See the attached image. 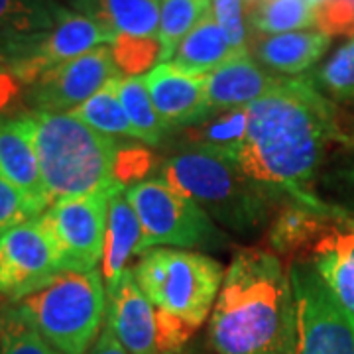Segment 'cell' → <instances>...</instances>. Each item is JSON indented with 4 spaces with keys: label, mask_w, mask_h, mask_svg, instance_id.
Returning <instances> with one entry per match:
<instances>
[{
    "label": "cell",
    "mask_w": 354,
    "mask_h": 354,
    "mask_svg": "<svg viewBox=\"0 0 354 354\" xmlns=\"http://www.w3.org/2000/svg\"><path fill=\"white\" fill-rule=\"evenodd\" d=\"M248 130L228 158L252 181L276 195L290 197L317 213L344 218L341 209L323 203L313 179L330 142L341 140L335 104L309 77H288L248 106Z\"/></svg>",
    "instance_id": "1"
},
{
    "label": "cell",
    "mask_w": 354,
    "mask_h": 354,
    "mask_svg": "<svg viewBox=\"0 0 354 354\" xmlns=\"http://www.w3.org/2000/svg\"><path fill=\"white\" fill-rule=\"evenodd\" d=\"M209 330L218 354H290L295 299L290 272L276 252L242 248L234 254Z\"/></svg>",
    "instance_id": "2"
},
{
    "label": "cell",
    "mask_w": 354,
    "mask_h": 354,
    "mask_svg": "<svg viewBox=\"0 0 354 354\" xmlns=\"http://www.w3.org/2000/svg\"><path fill=\"white\" fill-rule=\"evenodd\" d=\"M32 132L51 205L122 185L118 179L122 150L113 136L91 128L73 114L51 113L34 114Z\"/></svg>",
    "instance_id": "3"
},
{
    "label": "cell",
    "mask_w": 354,
    "mask_h": 354,
    "mask_svg": "<svg viewBox=\"0 0 354 354\" xmlns=\"http://www.w3.org/2000/svg\"><path fill=\"white\" fill-rule=\"evenodd\" d=\"M162 179L234 232L262 227L278 199L276 193L244 176L227 153L197 146L171 156Z\"/></svg>",
    "instance_id": "4"
},
{
    "label": "cell",
    "mask_w": 354,
    "mask_h": 354,
    "mask_svg": "<svg viewBox=\"0 0 354 354\" xmlns=\"http://www.w3.org/2000/svg\"><path fill=\"white\" fill-rule=\"evenodd\" d=\"M102 272L65 270L18 301L39 335L62 354H87L106 319Z\"/></svg>",
    "instance_id": "5"
},
{
    "label": "cell",
    "mask_w": 354,
    "mask_h": 354,
    "mask_svg": "<svg viewBox=\"0 0 354 354\" xmlns=\"http://www.w3.org/2000/svg\"><path fill=\"white\" fill-rule=\"evenodd\" d=\"M132 274L156 309L193 330L205 323L225 279L215 258L165 246L142 254Z\"/></svg>",
    "instance_id": "6"
},
{
    "label": "cell",
    "mask_w": 354,
    "mask_h": 354,
    "mask_svg": "<svg viewBox=\"0 0 354 354\" xmlns=\"http://www.w3.org/2000/svg\"><path fill=\"white\" fill-rule=\"evenodd\" d=\"M144 239L140 256L153 246L174 248H221L227 236L197 203L171 187L165 179H144L127 187Z\"/></svg>",
    "instance_id": "7"
},
{
    "label": "cell",
    "mask_w": 354,
    "mask_h": 354,
    "mask_svg": "<svg viewBox=\"0 0 354 354\" xmlns=\"http://www.w3.org/2000/svg\"><path fill=\"white\" fill-rule=\"evenodd\" d=\"M295 341L290 354H354V313L327 290L309 262L290 270Z\"/></svg>",
    "instance_id": "8"
},
{
    "label": "cell",
    "mask_w": 354,
    "mask_h": 354,
    "mask_svg": "<svg viewBox=\"0 0 354 354\" xmlns=\"http://www.w3.org/2000/svg\"><path fill=\"white\" fill-rule=\"evenodd\" d=\"M106 321L128 354H176L193 329L156 309L128 270L118 288L106 293Z\"/></svg>",
    "instance_id": "9"
},
{
    "label": "cell",
    "mask_w": 354,
    "mask_h": 354,
    "mask_svg": "<svg viewBox=\"0 0 354 354\" xmlns=\"http://www.w3.org/2000/svg\"><path fill=\"white\" fill-rule=\"evenodd\" d=\"M114 189L55 201L39 215L62 252L65 270L88 272L102 262Z\"/></svg>",
    "instance_id": "10"
},
{
    "label": "cell",
    "mask_w": 354,
    "mask_h": 354,
    "mask_svg": "<svg viewBox=\"0 0 354 354\" xmlns=\"http://www.w3.org/2000/svg\"><path fill=\"white\" fill-rule=\"evenodd\" d=\"M65 272L64 258L41 216L30 218L0 239V293L20 301Z\"/></svg>",
    "instance_id": "11"
},
{
    "label": "cell",
    "mask_w": 354,
    "mask_h": 354,
    "mask_svg": "<svg viewBox=\"0 0 354 354\" xmlns=\"http://www.w3.org/2000/svg\"><path fill=\"white\" fill-rule=\"evenodd\" d=\"M120 75L111 46H101L53 67L28 85V101L36 113L69 114Z\"/></svg>",
    "instance_id": "12"
},
{
    "label": "cell",
    "mask_w": 354,
    "mask_h": 354,
    "mask_svg": "<svg viewBox=\"0 0 354 354\" xmlns=\"http://www.w3.org/2000/svg\"><path fill=\"white\" fill-rule=\"evenodd\" d=\"M113 41L114 36L104 28L87 16L67 8L57 24L26 44L4 64L18 79V83L32 85L53 67L85 55L95 48L111 46Z\"/></svg>",
    "instance_id": "13"
},
{
    "label": "cell",
    "mask_w": 354,
    "mask_h": 354,
    "mask_svg": "<svg viewBox=\"0 0 354 354\" xmlns=\"http://www.w3.org/2000/svg\"><path fill=\"white\" fill-rule=\"evenodd\" d=\"M0 177L20 191L39 215L51 207L34 144L32 116L0 118Z\"/></svg>",
    "instance_id": "14"
},
{
    "label": "cell",
    "mask_w": 354,
    "mask_h": 354,
    "mask_svg": "<svg viewBox=\"0 0 354 354\" xmlns=\"http://www.w3.org/2000/svg\"><path fill=\"white\" fill-rule=\"evenodd\" d=\"M153 106L167 127H195L209 116L207 75L181 71L174 64H160L146 75Z\"/></svg>",
    "instance_id": "15"
},
{
    "label": "cell",
    "mask_w": 354,
    "mask_h": 354,
    "mask_svg": "<svg viewBox=\"0 0 354 354\" xmlns=\"http://www.w3.org/2000/svg\"><path fill=\"white\" fill-rule=\"evenodd\" d=\"M317 276L354 313V216L333 221L311 246V260Z\"/></svg>",
    "instance_id": "16"
},
{
    "label": "cell",
    "mask_w": 354,
    "mask_h": 354,
    "mask_svg": "<svg viewBox=\"0 0 354 354\" xmlns=\"http://www.w3.org/2000/svg\"><path fill=\"white\" fill-rule=\"evenodd\" d=\"M286 81L288 77L270 73L264 67L254 64L250 53L239 55L207 75L209 113H225L230 109L248 106L274 88L281 87Z\"/></svg>",
    "instance_id": "17"
},
{
    "label": "cell",
    "mask_w": 354,
    "mask_h": 354,
    "mask_svg": "<svg viewBox=\"0 0 354 354\" xmlns=\"http://www.w3.org/2000/svg\"><path fill=\"white\" fill-rule=\"evenodd\" d=\"M330 38L319 30H299L288 34H256L248 36V53L260 64L283 75H299L307 71L329 50Z\"/></svg>",
    "instance_id": "18"
},
{
    "label": "cell",
    "mask_w": 354,
    "mask_h": 354,
    "mask_svg": "<svg viewBox=\"0 0 354 354\" xmlns=\"http://www.w3.org/2000/svg\"><path fill=\"white\" fill-rule=\"evenodd\" d=\"M144 239L140 218L134 207L127 199V185H118L109 201L106 242L102 258V278L106 293L118 288L127 274V266L132 256H140V244Z\"/></svg>",
    "instance_id": "19"
},
{
    "label": "cell",
    "mask_w": 354,
    "mask_h": 354,
    "mask_svg": "<svg viewBox=\"0 0 354 354\" xmlns=\"http://www.w3.org/2000/svg\"><path fill=\"white\" fill-rule=\"evenodd\" d=\"M67 12L59 0H0V59L6 62Z\"/></svg>",
    "instance_id": "20"
},
{
    "label": "cell",
    "mask_w": 354,
    "mask_h": 354,
    "mask_svg": "<svg viewBox=\"0 0 354 354\" xmlns=\"http://www.w3.org/2000/svg\"><path fill=\"white\" fill-rule=\"evenodd\" d=\"M75 10L104 28L109 34L158 38L160 0H71Z\"/></svg>",
    "instance_id": "21"
},
{
    "label": "cell",
    "mask_w": 354,
    "mask_h": 354,
    "mask_svg": "<svg viewBox=\"0 0 354 354\" xmlns=\"http://www.w3.org/2000/svg\"><path fill=\"white\" fill-rule=\"evenodd\" d=\"M239 55L246 53H239L232 48L227 34L216 22L215 14L211 12L177 46L169 64L193 75H209Z\"/></svg>",
    "instance_id": "22"
},
{
    "label": "cell",
    "mask_w": 354,
    "mask_h": 354,
    "mask_svg": "<svg viewBox=\"0 0 354 354\" xmlns=\"http://www.w3.org/2000/svg\"><path fill=\"white\" fill-rule=\"evenodd\" d=\"M333 221L339 218L317 213L305 205L291 201L279 209L270 227V246L274 248V252H293L309 241H315Z\"/></svg>",
    "instance_id": "23"
},
{
    "label": "cell",
    "mask_w": 354,
    "mask_h": 354,
    "mask_svg": "<svg viewBox=\"0 0 354 354\" xmlns=\"http://www.w3.org/2000/svg\"><path fill=\"white\" fill-rule=\"evenodd\" d=\"M116 91H118V97L124 106L128 120L134 128L136 140H142L150 146L160 144L169 127L165 124L164 118L158 114L153 106L150 91L146 85V77H118Z\"/></svg>",
    "instance_id": "24"
},
{
    "label": "cell",
    "mask_w": 354,
    "mask_h": 354,
    "mask_svg": "<svg viewBox=\"0 0 354 354\" xmlns=\"http://www.w3.org/2000/svg\"><path fill=\"white\" fill-rule=\"evenodd\" d=\"M315 26V6L307 0H260L248 10V30L256 34H288Z\"/></svg>",
    "instance_id": "25"
},
{
    "label": "cell",
    "mask_w": 354,
    "mask_h": 354,
    "mask_svg": "<svg viewBox=\"0 0 354 354\" xmlns=\"http://www.w3.org/2000/svg\"><path fill=\"white\" fill-rule=\"evenodd\" d=\"M213 12V0H160V34L164 64L171 62L177 46Z\"/></svg>",
    "instance_id": "26"
},
{
    "label": "cell",
    "mask_w": 354,
    "mask_h": 354,
    "mask_svg": "<svg viewBox=\"0 0 354 354\" xmlns=\"http://www.w3.org/2000/svg\"><path fill=\"white\" fill-rule=\"evenodd\" d=\"M122 77V75H120ZM75 118L83 120L91 128L99 130L106 136H124L136 138L134 128L128 120L124 106L120 102L116 91V79L111 81L106 87H102L97 95H93L87 102H83L73 113Z\"/></svg>",
    "instance_id": "27"
},
{
    "label": "cell",
    "mask_w": 354,
    "mask_h": 354,
    "mask_svg": "<svg viewBox=\"0 0 354 354\" xmlns=\"http://www.w3.org/2000/svg\"><path fill=\"white\" fill-rule=\"evenodd\" d=\"M248 130V109H230L215 120H203L191 127L189 136L197 148H207L221 153H230L241 146Z\"/></svg>",
    "instance_id": "28"
},
{
    "label": "cell",
    "mask_w": 354,
    "mask_h": 354,
    "mask_svg": "<svg viewBox=\"0 0 354 354\" xmlns=\"http://www.w3.org/2000/svg\"><path fill=\"white\" fill-rule=\"evenodd\" d=\"M0 354H62L46 341L18 305L0 311Z\"/></svg>",
    "instance_id": "29"
},
{
    "label": "cell",
    "mask_w": 354,
    "mask_h": 354,
    "mask_svg": "<svg viewBox=\"0 0 354 354\" xmlns=\"http://www.w3.org/2000/svg\"><path fill=\"white\" fill-rule=\"evenodd\" d=\"M113 59L124 77H138L150 67L164 64V48L160 38L116 36L111 44Z\"/></svg>",
    "instance_id": "30"
},
{
    "label": "cell",
    "mask_w": 354,
    "mask_h": 354,
    "mask_svg": "<svg viewBox=\"0 0 354 354\" xmlns=\"http://www.w3.org/2000/svg\"><path fill=\"white\" fill-rule=\"evenodd\" d=\"M309 79L323 95H330L335 99H354V38Z\"/></svg>",
    "instance_id": "31"
},
{
    "label": "cell",
    "mask_w": 354,
    "mask_h": 354,
    "mask_svg": "<svg viewBox=\"0 0 354 354\" xmlns=\"http://www.w3.org/2000/svg\"><path fill=\"white\" fill-rule=\"evenodd\" d=\"M213 14L239 53H248V10L244 0H213Z\"/></svg>",
    "instance_id": "32"
},
{
    "label": "cell",
    "mask_w": 354,
    "mask_h": 354,
    "mask_svg": "<svg viewBox=\"0 0 354 354\" xmlns=\"http://www.w3.org/2000/svg\"><path fill=\"white\" fill-rule=\"evenodd\" d=\"M315 28L325 36H353L354 0H327L315 8Z\"/></svg>",
    "instance_id": "33"
},
{
    "label": "cell",
    "mask_w": 354,
    "mask_h": 354,
    "mask_svg": "<svg viewBox=\"0 0 354 354\" xmlns=\"http://www.w3.org/2000/svg\"><path fill=\"white\" fill-rule=\"evenodd\" d=\"M36 216H39V213L24 195L4 177H0V239L14 227Z\"/></svg>",
    "instance_id": "34"
},
{
    "label": "cell",
    "mask_w": 354,
    "mask_h": 354,
    "mask_svg": "<svg viewBox=\"0 0 354 354\" xmlns=\"http://www.w3.org/2000/svg\"><path fill=\"white\" fill-rule=\"evenodd\" d=\"M87 354H128V351L122 346V342L118 341L111 323L104 319L102 330L99 333L97 341L93 342V346L87 351Z\"/></svg>",
    "instance_id": "35"
},
{
    "label": "cell",
    "mask_w": 354,
    "mask_h": 354,
    "mask_svg": "<svg viewBox=\"0 0 354 354\" xmlns=\"http://www.w3.org/2000/svg\"><path fill=\"white\" fill-rule=\"evenodd\" d=\"M20 83L18 79L12 75V71L6 67V64L0 59V113L10 104L14 97L18 95Z\"/></svg>",
    "instance_id": "36"
},
{
    "label": "cell",
    "mask_w": 354,
    "mask_h": 354,
    "mask_svg": "<svg viewBox=\"0 0 354 354\" xmlns=\"http://www.w3.org/2000/svg\"><path fill=\"white\" fill-rule=\"evenodd\" d=\"M258 2H260V0H244V4H246V10H252Z\"/></svg>",
    "instance_id": "37"
},
{
    "label": "cell",
    "mask_w": 354,
    "mask_h": 354,
    "mask_svg": "<svg viewBox=\"0 0 354 354\" xmlns=\"http://www.w3.org/2000/svg\"><path fill=\"white\" fill-rule=\"evenodd\" d=\"M307 2H309V4H313V6H321V4H325V2H327V0H307Z\"/></svg>",
    "instance_id": "38"
},
{
    "label": "cell",
    "mask_w": 354,
    "mask_h": 354,
    "mask_svg": "<svg viewBox=\"0 0 354 354\" xmlns=\"http://www.w3.org/2000/svg\"><path fill=\"white\" fill-rule=\"evenodd\" d=\"M353 179H354V174H353Z\"/></svg>",
    "instance_id": "39"
}]
</instances>
